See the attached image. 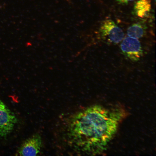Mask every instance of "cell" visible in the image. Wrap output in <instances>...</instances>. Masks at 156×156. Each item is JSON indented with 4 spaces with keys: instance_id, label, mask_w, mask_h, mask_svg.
Instances as JSON below:
<instances>
[{
    "instance_id": "52a82bcc",
    "label": "cell",
    "mask_w": 156,
    "mask_h": 156,
    "mask_svg": "<svg viewBox=\"0 0 156 156\" xmlns=\"http://www.w3.org/2000/svg\"><path fill=\"white\" fill-rule=\"evenodd\" d=\"M145 33V29L139 23H135L129 27L127 30L129 37L138 39L142 37Z\"/></svg>"
},
{
    "instance_id": "ba28073f",
    "label": "cell",
    "mask_w": 156,
    "mask_h": 156,
    "mask_svg": "<svg viewBox=\"0 0 156 156\" xmlns=\"http://www.w3.org/2000/svg\"><path fill=\"white\" fill-rule=\"evenodd\" d=\"M119 4L121 5H126L131 1L135 0H116Z\"/></svg>"
},
{
    "instance_id": "3957f363",
    "label": "cell",
    "mask_w": 156,
    "mask_h": 156,
    "mask_svg": "<svg viewBox=\"0 0 156 156\" xmlns=\"http://www.w3.org/2000/svg\"><path fill=\"white\" fill-rule=\"evenodd\" d=\"M17 122L14 114L0 99V135L6 137L12 131Z\"/></svg>"
},
{
    "instance_id": "8992f818",
    "label": "cell",
    "mask_w": 156,
    "mask_h": 156,
    "mask_svg": "<svg viewBox=\"0 0 156 156\" xmlns=\"http://www.w3.org/2000/svg\"><path fill=\"white\" fill-rule=\"evenodd\" d=\"M151 8L150 0H138L135 3L134 10L136 15L143 18L150 11Z\"/></svg>"
},
{
    "instance_id": "9c48e42d",
    "label": "cell",
    "mask_w": 156,
    "mask_h": 156,
    "mask_svg": "<svg viewBox=\"0 0 156 156\" xmlns=\"http://www.w3.org/2000/svg\"></svg>"
},
{
    "instance_id": "5b68a950",
    "label": "cell",
    "mask_w": 156,
    "mask_h": 156,
    "mask_svg": "<svg viewBox=\"0 0 156 156\" xmlns=\"http://www.w3.org/2000/svg\"><path fill=\"white\" fill-rule=\"evenodd\" d=\"M42 146L40 136L35 134L26 140L22 144L18 151L20 156H34L40 152Z\"/></svg>"
},
{
    "instance_id": "277c9868",
    "label": "cell",
    "mask_w": 156,
    "mask_h": 156,
    "mask_svg": "<svg viewBox=\"0 0 156 156\" xmlns=\"http://www.w3.org/2000/svg\"><path fill=\"white\" fill-rule=\"evenodd\" d=\"M120 47L124 55L133 61L139 60L143 54L141 45L138 39L127 37L122 41Z\"/></svg>"
},
{
    "instance_id": "6da1fadb",
    "label": "cell",
    "mask_w": 156,
    "mask_h": 156,
    "mask_svg": "<svg viewBox=\"0 0 156 156\" xmlns=\"http://www.w3.org/2000/svg\"><path fill=\"white\" fill-rule=\"evenodd\" d=\"M125 115L123 110L95 105L76 114L68 128V136L77 150L100 154L107 148Z\"/></svg>"
},
{
    "instance_id": "7a4b0ae2",
    "label": "cell",
    "mask_w": 156,
    "mask_h": 156,
    "mask_svg": "<svg viewBox=\"0 0 156 156\" xmlns=\"http://www.w3.org/2000/svg\"><path fill=\"white\" fill-rule=\"evenodd\" d=\"M99 31L103 39L113 44L120 42L124 36L122 30L110 19L104 20L102 22Z\"/></svg>"
}]
</instances>
